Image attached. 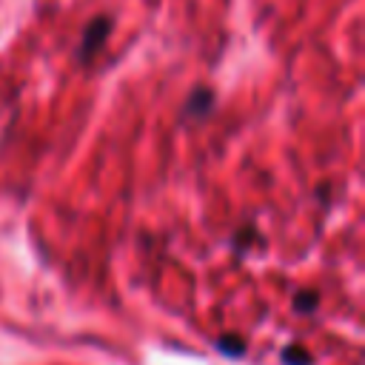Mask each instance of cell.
I'll list each match as a JSON object with an SVG mask.
<instances>
[{
    "mask_svg": "<svg viewBox=\"0 0 365 365\" xmlns=\"http://www.w3.org/2000/svg\"><path fill=\"white\" fill-rule=\"evenodd\" d=\"M108 31H111V20H108V17H94V20L86 26L83 43H80V51H77L83 63H88V60L97 57V51H100L103 43L108 40Z\"/></svg>",
    "mask_w": 365,
    "mask_h": 365,
    "instance_id": "1",
    "label": "cell"
},
{
    "mask_svg": "<svg viewBox=\"0 0 365 365\" xmlns=\"http://www.w3.org/2000/svg\"><path fill=\"white\" fill-rule=\"evenodd\" d=\"M214 106V94L208 88H194L185 100V120H202Z\"/></svg>",
    "mask_w": 365,
    "mask_h": 365,
    "instance_id": "2",
    "label": "cell"
},
{
    "mask_svg": "<svg viewBox=\"0 0 365 365\" xmlns=\"http://www.w3.org/2000/svg\"><path fill=\"white\" fill-rule=\"evenodd\" d=\"M282 365H311V356L302 345H285L282 348Z\"/></svg>",
    "mask_w": 365,
    "mask_h": 365,
    "instance_id": "3",
    "label": "cell"
},
{
    "mask_svg": "<svg viewBox=\"0 0 365 365\" xmlns=\"http://www.w3.org/2000/svg\"><path fill=\"white\" fill-rule=\"evenodd\" d=\"M217 348H220L222 354H228V356H242V354H245V342H242L240 336H222V339L217 342Z\"/></svg>",
    "mask_w": 365,
    "mask_h": 365,
    "instance_id": "4",
    "label": "cell"
},
{
    "mask_svg": "<svg viewBox=\"0 0 365 365\" xmlns=\"http://www.w3.org/2000/svg\"><path fill=\"white\" fill-rule=\"evenodd\" d=\"M319 302V294H314V291H305V294H297V299H294V308L297 311H314V305Z\"/></svg>",
    "mask_w": 365,
    "mask_h": 365,
    "instance_id": "5",
    "label": "cell"
}]
</instances>
